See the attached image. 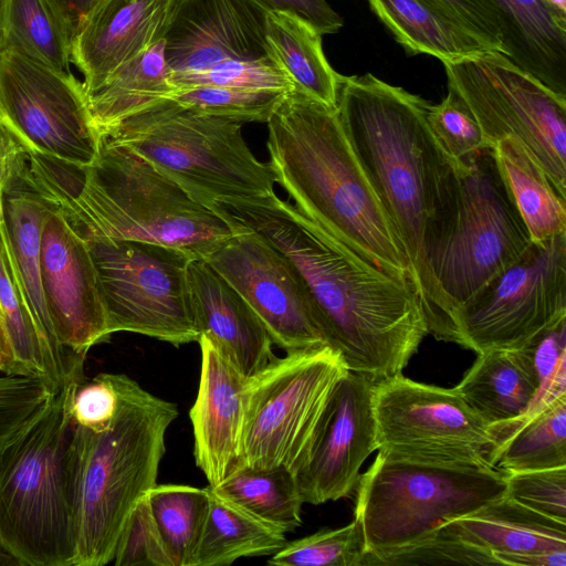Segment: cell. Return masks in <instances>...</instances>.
Returning <instances> with one entry per match:
<instances>
[{
    "instance_id": "cell-23",
    "label": "cell",
    "mask_w": 566,
    "mask_h": 566,
    "mask_svg": "<svg viewBox=\"0 0 566 566\" xmlns=\"http://www.w3.org/2000/svg\"><path fill=\"white\" fill-rule=\"evenodd\" d=\"M465 542L492 553L499 565L566 552V523L536 513L505 495L447 523Z\"/></svg>"
},
{
    "instance_id": "cell-13",
    "label": "cell",
    "mask_w": 566,
    "mask_h": 566,
    "mask_svg": "<svg viewBox=\"0 0 566 566\" xmlns=\"http://www.w3.org/2000/svg\"><path fill=\"white\" fill-rule=\"evenodd\" d=\"M566 321V232L531 245L458 308L449 342L474 353L520 349Z\"/></svg>"
},
{
    "instance_id": "cell-35",
    "label": "cell",
    "mask_w": 566,
    "mask_h": 566,
    "mask_svg": "<svg viewBox=\"0 0 566 566\" xmlns=\"http://www.w3.org/2000/svg\"><path fill=\"white\" fill-rule=\"evenodd\" d=\"M210 489L284 533L294 532L302 524L304 502L293 473L285 468L252 469L242 465Z\"/></svg>"
},
{
    "instance_id": "cell-48",
    "label": "cell",
    "mask_w": 566,
    "mask_h": 566,
    "mask_svg": "<svg viewBox=\"0 0 566 566\" xmlns=\"http://www.w3.org/2000/svg\"><path fill=\"white\" fill-rule=\"evenodd\" d=\"M265 12L291 13L312 25L321 35L336 33L343 19L326 0H252Z\"/></svg>"
},
{
    "instance_id": "cell-7",
    "label": "cell",
    "mask_w": 566,
    "mask_h": 566,
    "mask_svg": "<svg viewBox=\"0 0 566 566\" xmlns=\"http://www.w3.org/2000/svg\"><path fill=\"white\" fill-rule=\"evenodd\" d=\"M118 405L111 423L87 430L74 566H104L135 504L156 484L177 406L124 374H112Z\"/></svg>"
},
{
    "instance_id": "cell-34",
    "label": "cell",
    "mask_w": 566,
    "mask_h": 566,
    "mask_svg": "<svg viewBox=\"0 0 566 566\" xmlns=\"http://www.w3.org/2000/svg\"><path fill=\"white\" fill-rule=\"evenodd\" d=\"M502 176L535 243L566 232V197L515 142L493 146Z\"/></svg>"
},
{
    "instance_id": "cell-28",
    "label": "cell",
    "mask_w": 566,
    "mask_h": 566,
    "mask_svg": "<svg viewBox=\"0 0 566 566\" xmlns=\"http://www.w3.org/2000/svg\"><path fill=\"white\" fill-rule=\"evenodd\" d=\"M265 40L271 55L294 90L329 107H337L343 75L328 63L322 35L312 25L291 13L266 12Z\"/></svg>"
},
{
    "instance_id": "cell-16",
    "label": "cell",
    "mask_w": 566,
    "mask_h": 566,
    "mask_svg": "<svg viewBox=\"0 0 566 566\" xmlns=\"http://www.w3.org/2000/svg\"><path fill=\"white\" fill-rule=\"evenodd\" d=\"M202 258L247 301L273 345L286 353L326 345L312 295L293 263L243 228Z\"/></svg>"
},
{
    "instance_id": "cell-3",
    "label": "cell",
    "mask_w": 566,
    "mask_h": 566,
    "mask_svg": "<svg viewBox=\"0 0 566 566\" xmlns=\"http://www.w3.org/2000/svg\"><path fill=\"white\" fill-rule=\"evenodd\" d=\"M20 172L87 242L145 241L202 258L233 233L148 160L103 137L90 165L29 149Z\"/></svg>"
},
{
    "instance_id": "cell-21",
    "label": "cell",
    "mask_w": 566,
    "mask_h": 566,
    "mask_svg": "<svg viewBox=\"0 0 566 566\" xmlns=\"http://www.w3.org/2000/svg\"><path fill=\"white\" fill-rule=\"evenodd\" d=\"M201 350L200 380L196 400L189 411L193 430L196 465L209 486L222 483L241 467V432L244 387L241 374L205 336L198 339Z\"/></svg>"
},
{
    "instance_id": "cell-2",
    "label": "cell",
    "mask_w": 566,
    "mask_h": 566,
    "mask_svg": "<svg viewBox=\"0 0 566 566\" xmlns=\"http://www.w3.org/2000/svg\"><path fill=\"white\" fill-rule=\"evenodd\" d=\"M429 103L375 75L343 76L337 112L347 138L408 256L417 295L431 250L460 200L459 163L433 133Z\"/></svg>"
},
{
    "instance_id": "cell-30",
    "label": "cell",
    "mask_w": 566,
    "mask_h": 566,
    "mask_svg": "<svg viewBox=\"0 0 566 566\" xmlns=\"http://www.w3.org/2000/svg\"><path fill=\"white\" fill-rule=\"evenodd\" d=\"M491 463L503 472L566 467V394L541 397L499 438Z\"/></svg>"
},
{
    "instance_id": "cell-43",
    "label": "cell",
    "mask_w": 566,
    "mask_h": 566,
    "mask_svg": "<svg viewBox=\"0 0 566 566\" xmlns=\"http://www.w3.org/2000/svg\"><path fill=\"white\" fill-rule=\"evenodd\" d=\"M113 562L116 566H174L151 514L147 493L129 513Z\"/></svg>"
},
{
    "instance_id": "cell-15",
    "label": "cell",
    "mask_w": 566,
    "mask_h": 566,
    "mask_svg": "<svg viewBox=\"0 0 566 566\" xmlns=\"http://www.w3.org/2000/svg\"><path fill=\"white\" fill-rule=\"evenodd\" d=\"M0 99L2 114L31 150L80 166L97 157L101 135L72 72L0 52Z\"/></svg>"
},
{
    "instance_id": "cell-42",
    "label": "cell",
    "mask_w": 566,
    "mask_h": 566,
    "mask_svg": "<svg viewBox=\"0 0 566 566\" xmlns=\"http://www.w3.org/2000/svg\"><path fill=\"white\" fill-rule=\"evenodd\" d=\"M504 474L506 497L546 517L566 523V467Z\"/></svg>"
},
{
    "instance_id": "cell-14",
    "label": "cell",
    "mask_w": 566,
    "mask_h": 566,
    "mask_svg": "<svg viewBox=\"0 0 566 566\" xmlns=\"http://www.w3.org/2000/svg\"><path fill=\"white\" fill-rule=\"evenodd\" d=\"M373 407L378 452L421 464L494 468L491 428L453 388L400 373L375 381Z\"/></svg>"
},
{
    "instance_id": "cell-25",
    "label": "cell",
    "mask_w": 566,
    "mask_h": 566,
    "mask_svg": "<svg viewBox=\"0 0 566 566\" xmlns=\"http://www.w3.org/2000/svg\"><path fill=\"white\" fill-rule=\"evenodd\" d=\"M453 390L491 428L497 442L533 408L541 382L520 349H491L478 355Z\"/></svg>"
},
{
    "instance_id": "cell-31",
    "label": "cell",
    "mask_w": 566,
    "mask_h": 566,
    "mask_svg": "<svg viewBox=\"0 0 566 566\" xmlns=\"http://www.w3.org/2000/svg\"><path fill=\"white\" fill-rule=\"evenodd\" d=\"M209 491V513L193 566H229L242 557L271 556L285 545L282 530Z\"/></svg>"
},
{
    "instance_id": "cell-20",
    "label": "cell",
    "mask_w": 566,
    "mask_h": 566,
    "mask_svg": "<svg viewBox=\"0 0 566 566\" xmlns=\"http://www.w3.org/2000/svg\"><path fill=\"white\" fill-rule=\"evenodd\" d=\"M170 0H101L77 27L71 61L85 95L98 91L123 65L164 36Z\"/></svg>"
},
{
    "instance_id": "cell-24",
    "label": "cell",
    "mask_w": 566,
    "mask_h": 566,
    "mask_svg": "<svg viewBox=\"0 0 566 566\" xmlns=\"http://www.w3.org/2000/svg\"><path fill=\"white\" fill-rule=\"evenodd\" d=\"M501 53L556 94L566 97V22L544 0H491Z\"/></svg>"
},
{
    "instance_id": "cell-40",
    "label": "cell",
    "mask_w": 566,
    "mask_h": 566,
    "mask_svg": "<svg viewBox=\"0 0 566 566\" xmlns=\"http://www.w3.org/2000/svg\"><path fill=\"white\" fill-rule=\"evenodd\" d=\"M170 80L175 87L213 85L281 92L294 90L272 55L256 60H226L198 72H171Z\"/></svg>"
},
{
    "instance_id": "cell-54",
    "label": "cell",
    "mask_w": 566,
    "mask_h": 566,
    "mask_svg": "<svg viewBox=\"0 0 566 566\" xmlns=\"http://www.w3.org/2000/svg\"><path fill=\"white\" fill-rule=\"evenodd\" d=\"M3 222V203L2 197H0V224Z\"/></svg>"
},
{
    "instance_id": "cell-38",
    "label": "cell",
    "mask_w": 566,
    "mask_h": 566,
    "mask_svg": "<svg viewBox=\"0 0 566 566\" xmlns=\"http://www.w3.org/2000/svg\"><path fill=\"white\" fill-rule=\"evenodd\" d=\"M364 538L354 520L338 528H325L302 538L286 542L271 555V566H364Z\"/></svg>"
},
{
    "instance_id": "cell-39",
    "label": "cell",
    "mask_w": 566,
    "mask_h": 566,
    "mask_svg": "<svg viewBox=\"0 0 566 566\" xmlns=\"http://www.w3.org/2000/svg\"><path fill=\"white\" fill-rule=\"evenodd\" d=\"M499 565L486 549L462 539L447 523L421 541L381 555H367L364 566L398 565Z\"/></svg>"
},
{
    "instance_id": "cell-10",
    "label": "cell",
    "mask_w": 566,
    "mask_h": 566,
    "mask_svg": "<svg viewBox=\"0 0 566 566\" xmlns=\"http://www.w3.org/2000/svg\"><path fill=\"white\" fill-rule=\"evenodd\" d=\"M442 63L448 88L469 107L486 144L517 143L566 197V97L497 51Z\"/></svg>"
},
{
    "instance_id": "cell-4",
    "label": "cell",
    "mask_w": 566,
    "mask_h": 566,
    "mask_svg": "<svg viewBox=\"0 0 566 566\" xmlns=\"http://www.w3.org/2000/svg\"><path fill=\"white\" fill-rule=\"evenodd\" d=\"M266 124L275 182L295 207L380 270L411 282L405 247L347 138L337 107L292 90Z\"/></svg>"
},
{
    "instance_id": "cell-19",
    "label": "cell",
    "mask_w": 566,
    "mask_h": 566,
    "mask_svg": "<svg viewBox=\"0 0 566 566\" xmlns=\"http://www.w3.org/2000/svg\"><path fill=\"white\" fill-rule=\"evenodd\" d=\"M265 14L252 0H170L163 39L171 72L270 56Z\"/></svg>"
},
{
    "instance_id": "cell-46",
    "label": "cell",
    "mask_w": 566,
    "mask_h": 566,
    "mask_svg": "<svg viewBox=\"0 0 566 566\" xmlns=\"http://www.w3.org/2000/svg\"><path fill=\"white\" fill-rule=\"evenodd\" d=\"M493 51L501 52V35L491 0H433Z\"/></svg>"
},
{
    "instance_id": "cell-53",
    "label": "cell",
    "mask_w": 566,
    "mask_h": 566,
    "mask_svg": "<svg viewBox=\"0 0 566 566\" xmlns=\"http://www.w3.org/2000/svg\"><path fill=\"white\" fill-rule=\"evenodd\" d=\"M0 565H20L19 560L0 546Z\"/></svg>"
},
{
    "instance_id": "cell-6",
    "label": "cell",
    "mask_w": 566,
    "mask_h": 566,
    "mask_svg": "<svg viewBox=\"0 0 566 566\" xmlns=\"http://www.w3.org/2000/svg\"><path fill=\"white\" fill-rule=\"evenodd\" d=\"M459 169L457 217L428 254L419 292L429 333L446 342L454 312L533 244L493 147L463 159Z\"/></svg>"
},
{
    "instance_id": "cell-27",
    "label": "cell",
    "mask_w": 566,
    "mask_h": 566,
    "mask_svg": "<svg viewBox=\"0 0 566 566\" xmlns=\"http://www.w3.org/2000/svg\"><path fill=\"white\" fill-rule=\"evenodd\" d=\"M368 2L397 42L410 54H428L447 62L491 50L433 0Z\"/></svg>"
},
{
    "instance_id": "cell-37",
    "label": "cell",
    "mask_w": 566,
    "mask_h": 566,
    "mask_svg": "<svg viewBox=\"0 0 566 566\" xmlns=\"http://www.w3.org/2000/svg\"><path fill=\"white\" fill-rule=\"evenodd\" d=\"M286 93L281 91L193 85L176 87L168 98L185 108L205 115L228 118L240 123H268Z\"/></svg>"
},
{
    "instance_id": "cell-26",
    "label": "cell",
    "mask_w": 566,
    "mask_h": 566,
    "mask_svg": "<svg viewBox=\"0 0 566 566\" xmlns=\"http://www.w3.org/2000/svg\"><path fill=\"white\" fill-rule=\"evenodd\" d=\"M20 168L2 196L7 237L33 316L66 386L73 379L55 339L41 283V239L50 203L21 175Z\"/></svg>"
},
{
    "instance_id": "cell-17",
    "label": "cell",
    "mask_w": 566,
    "mask_h": 566,
    "mask_svg": "<svg viewBox=\"0 0 566 566\" xmlns=\"http://www.w3.org/2000/svg\"><path fill=\"white\" fill-rule=\"evenodd\" d=\"M41 283L57 345L73 381H81L87 352L112 334L88 243L51 205L42 229Z\"/></svg>"
},
{
    "instance_id": "cell-51",
    "label": "cell",
    "mask_w": 566,
    "mask_h": 566,
    "mask_svg": "<svg viewBox=\"0 0 566 566\" xmlns=\"http://www.w3.org/2000/svg\"><path fill=\"white\" fill-rule=\"evenodd\" d=\"M0 371L9 375H20L12 345L0 312Z\"/></svg>"
},
{
    "instance_id": "cell-18",
    "label": "cell",
    "mask_w": 566,
    "mask_h": 566,
    "mask_svg": "<svg viewBox=\"0 0 566 566\" xmlns=\"http://www.w3.org/2000/svg\"><path fill=\"white\" fill-rule=\"evenodd\" d=\"M374 386L349 370L335 384L293 471L304 503L336 501L356 488L363 463L377 450Z\"/></svg>"
},
{
    "instance_id": "cell-55",
    "label": "cell",
    "mask_w": 566,
    "mask_h": 566,
    "mask_svg": "<svg viewBox=\"0 0 566 566\" xmlns=\"http://www.w3.org/2000/svg\"><path fill=\"white\" fill-rule=\"evenodd\" d=\"M0 113L2 114V109H1V99H0Z\"/></svg>"
},
{
    "instance_id": "cell-8",
    "label": "cell",
    "mask_w": 566,
    "mask_h": 566,
    "mask_svg": "<svg viewBox=\"0 0 566 566\" xmlns=\"http://www.w3.org/2000/svg\"><path fill=\"white\" fill-rule=\"evenodd\" d=\"M101 137L130 148L208 208L217 200L274 191V172L249 148L242 123L197 113L169 98Z\"/></svg>"
},
{
    "instance_id": "cell-22",
    "label": "cell",
    "mask_w": 566,
    "mask_h": 566,
    "mask_svg": "<svg viewBox=\"0 0 566 566\" xmlns=\"http://www.w3.org/2000/svg\"><path fill=\"white\" fill-rule=\"evenodd\" d=\"M188 290L196 326L245 377L264 368L275 356L271 337L240 293L203 258L187 268Z\"/></svg>"
},
{
    "instance_id": "cell-50",
    "label": "cell",
    "mask_w": 566,
    "mask_h": 566,
    "mask_svg": "<svg viewBox=\"0 0 566 566\" xmlns=\"http://www.w3.org/2000/svg\"><path fill=\"white\" fill-rule=\"evenodd\" d=\"M67 25L73 36L92 8L101 0H48Z\"/></svg>"
},
{
    "instance_id": "cell-45",
    "label": "cell",
    "mask_w": 566,
    "mask_h": 566,
    "mask_svg": "<svg viewBox=\"0 0 566 566\" xmlns=\"http://www.w3.org/2000/svg\"><path fill=\"white\" fill-rule=\"evenodd\" d=\"M118 405L112 374L69 384L67 406L74 421L90 431H101L113 420Z\"/></svg>"
},
{
    "instance_id": "cell-47",
    "label": "cell",
    "mask_w": 566,
    "mask_h": 566,
    "mask_svg": "<svg viewBox=\"0 0 566 566\" xmlns=\"http://www.w3.org/2000/svg\"><path fill=\"white\" fill-rule=\"evenodd\" d=\"M520 350L536 374L542 389L559 364L566 360V321L541 333Z\"/></svg>"
},
{
    "instance_id": "cell-44",
    "label": "cell",
    "mask_w": 566,
    "mask_h": 566,
    "mask_svg": "<svg viewBox=\"0 0 566 566\" xmlns=\"http://www.w3.org/2000/svg\"><path fill=\"white\" fill-rule=\"evenodd\" d=\"M427 117L438 139L458 163L489 146L469 107L449 88L439 104H429Z\"/></svg>"
},
{
    "instance_id": "cell-9",
    "label": "cell",
    "mask_w": 566,
    "mask_h": 566,
    "mask_svg": "<svg viewBox=\"0 0 566 566\" xmlns=\"http://www.w3.org/2000/svg\"><path fill=\"white\" fill-rule=\"evenodd\" d=\"M355 521L367 555L412 545L505 495L496 468L431 465L378 452L357 483Z\"/></svg>"
},
{
    "instance_id": "cell-36",
    "label": "cell",
    "mask_w": 566,
    "mask_h": 566,
    "mask_svg": "<svg viewBox=\"0 0 566 566\" xmlns=\"http://www.w3.org/2000/svg\"><path fill=\"white\" fill-rule=\"evenodd\" d=\"M147 499L174 566H193L209 513V488L156 483Z\"/></svg>"
},
{
    "instance_id": "cell-49",
    "label": "cell",
    "mask_w": 566,
    "mask_h": 566,
    "mask_svg": "<svg viewBox=\"0 0 566 566\" xmlns=\"http://www.w3.org/2000/svg\"><path fill=\"white\" fill-rule=\"evenodd\" d=\"M29 146L0 113V197L18 172Z\"/></svg>"
},
{
    "instance_id": "cell-12",
    "label": "cell",
    "mask_w": 566,
    "mask_h": 566,
    "mask_svg": "<svg viewBox=\"0 0 566 566\" xmlns=\"http://www.w3.org/2000/svg\"><path fill=\"white\" fill-rule=\"evenodd\" d=\"M87 243L111 334L137 333L176 347L198 342L187 280L197 256L145 241Z\"/></svg>"
},
{
    "instance_id": "cell-1",
    "label": "cell",
    "mask_w": 566,
    "mask_h": 566,
    "mask_svg": "<svg viewBox=\"0 0 566 566\" xmlns=\"http://www.w3.org/2000/svg\"><path fill=\"white\" fill-rule=\"evenodd\" d=\"M231 229L268 240L295 266L315 303L325 344L347 370L379 381L400 374L429 333L411 282L354 252L275 192L221 199Z\"/></svg>"
},
{
    "instance_id": "cell-33",
    "label": "cell",
    "mask_w": 566,
    "mask_h": 566,
    "mask_svg": "<svg viewBox=\"0 0 566 566\" xmlns=\"http://www.w3.org/2000/svg\"><path fill=\"white\" fill-rule=\"evenodd\" d=\"M73 34L48 0H0V52L70 73Z\"/></svg>"
},
{
    "instance_id": "cell-29",
    "label": "cell",
    "mask_w": 566,
    "mask_h": 566,
    "mask_svg": "<svg viewBox=\"0 0 566 566\" xmlns=\"http://www.w3.org/2000/svg\"><path fill=\"white\" fill-rule=\"evenodd\" d=\"M165 56L164 39L118 69L96 92L86 95L99 135L126 118L167 99L176 90Z\"/></svg>"
},
{
    "instance_id": "cell-41",
    "label": "cell",
    "mask_w": 566,
    "mask_h": 566,
    "mask_svg": "<svg viewBox=\"0 0 566 566\" xmlns=\"http://www.w3.org/2000/svg\"><path fill=\"white\" fill-rule=\"evenodd\" d=\"M54 395L40 378L0 376V452L43 412Z\"/></svg>"
},
{
    "instance_id": "cell-5",
    "label": "cell",
    "mask_w": 566,
    "mask_h": 566,
    "mask_svg": "<svg viewBox=\"0 0 566 566\" xmlns=\"http://www.w3.org/2000/svg\"><path fill=\"white\" fill-rule=\"evenodd\" d=\"M69 385L0 452V546L21 566H74L87 430Z\"/></svg>"
},
{
    "instance_id": "cell-11",
    "label": "cell",
    "mask_w": 566,
    "mask_h": 566,
    "mask_svg": "<svg viewBox=\"0 0 566 566\" xmlns=\"http://www.w3.org/2000/svg\"><path fill=\"white\" fill-rule=\"evenodd\" d=\"M327 345L286 353L248 377L241 467L297 465L337 380L347 373Z\"/></svg>"
},
{
    "instance_id": "cell-32",
    "label": "cell",
    "mask_w": 566,
    "mask_h": 566,
    "mask_svg": "<svg viewBox=\"0 0 566 566\" xmlns=\"http://www.w3.org/2000/svg\"><path fill=\"white\" fill-rule=\"evenodd\" d=\"M0 312L20 375L40 378L59 392L65 385L29 305L10 251L4 219L0 224Z\"/></svg>"
},
{
    "instance_id": "cell-52",
    "label": "cell",
    "mask_w": 566,
    "mask_h": 566,
    "mask_svg": "<svg viewBox=\"0 0 566 566\" xmlns=\"http://www.w3.org/2000/svg\"><path fill=\"white\" fill-rule=\"evenodd\" d=\"M549 9L562 20L566 22V0H544Z\"/></svg>"
}]
</instances>
